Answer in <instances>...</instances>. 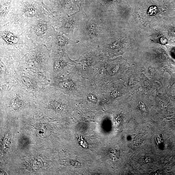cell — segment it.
I'll list each match as a JSON object with an SVG mask.
<instances>
[{
	"label": "cell",
	"mask_w": 175,
	"mask_h": 175,
	"mask_svg": "<svg viewBox=\"0 0 175 175\" xmlns=\"http://www.w3.org/2000/svg\"><path fill=\"white\" fill-rule=\"evenodd\" d=\"M60 14H51L25 24L27 33L35 46H45L51 37L55 33V27L60 24Z\"/></svg>",
	"instance_id": "obj_3"
},
{
	"label": "cell",
	"mask_w": 175,
	"mask_h": 175,
	"mask_svg": "<svg viewBox=\"0 0 175 175\" xmlns=\"http://www.w3.org/2000/svg\"><path fill=\"white\" fill-rule=\"evenodd\" d=\"M87 82V79L79 75L70 73L54 79L50 85L69 95L82 98Z\"/></svg>",
	"instance_id": "obj_7"
},
{
	"label": "cell",
	"mask_w": 175,
	"mask_h": 175,
	"mask_svg": "<svg viewBox=\"0 0 175 175\" xmlns=\"http://www.w3.org/2000/svg\"><path fill=\"white\" fill-rule=\"evenodd\" d=\"M75 65V61L71 60L66 52L51 51L47 72L51 80L69 73Z\"/></svg>",
	"instance_id": "obj_11"
},
{
	"label": "cell",
	"mask_w": 175,
	"mask_h": 175,
	"mask_svg": "<svg viewBox=\"0 0 175 175\" xmlns=\"http://www.w3.org/2000/svg\"><path fill=\"white\" fill-rule=\"evenodd\" d=\"M51 82V80L47 79L45 73L28 69L17 70L14 78V83L34 96Z\"/></svg>",
	"instance_id": "obj_6"
},
{
	"label": "cell",
	"mask_w": 175,
	"mask_h": 175,
	"mask_svg": "<svg viewBox=\"0 0 175 175\" xmlns=\"http://www.w3.org/2000/svg\"><path fill=\"white\" fill-rule=\"evenodd\" d=\"M0 27L17 21L14 10L13 0H0Z\"/></svg>",
	"instance_id": "obj_16"
},
{
	"label": "cell",
	"mask_w": 175,
	"mask_h": 175,
	"mask_svg": "<svg viewBox=\"0 0 175 175\" xmlns=\"http://www.w3.org/2000/svg\"><path fill=\"white\" fill-rule=\"evenodd\" d=\"M13 4L17 21L23 24L45 17L51 14L32 0H13Z\"/></svg>",
	"instance_id": "obj_8"
},
{
	"label": "cell",
	"mask_w": 175,
	"mask_h": 175,
	"mask_svg": "<svg viewBox=\"0 0 175 175\" xmlns=\"http://www.w3.org/2000/svg\"><path fill=\"white\" fill-rule=\"evenodd\" d=\"M51 7L55 14L63 13L68 16L73 12V6L69 0H49Z\"/></svg>",
	"instance_id": "obj_17"
},
{
	"label": "cell",
	"mask_w": 175,
	"mask_h": 175,
	"mask_svg": "<svg viewBox=\"0 0 175 175\" xmlns=\"http://www.w3.org/2000/svg\"><path fill=\"white\" fill-rule=\"evenodd\" d=\"M0 85L14 83L16 70L13 60L8 57H0Z\"/></svg>",
	"instance_id": "obj_14"
},
{
	"label": "cell",
	"mask_w": 175,
	"mask_h": 175,
	"mask_svg": "<svg viewBox=\"0 0 175 175\" xmlns=\"http://www.w3.org/2000/svg\"><path fill=\"white\" fill-rule=\"evenodd\" d=\"M35 96L16 83L0 85L1 102L9 110L19 112L33 104Z\"/></svg>",
	"instance_id": "obj_4"
},
{
	"label": "cell",
	"mask_w": 175,
	"mask_h": 175,
	"mask_svg": "<svg viewBox=\"0 0 175 175\" xmlns=\"http://www.w3.org/2000/svg\"><path fill=\"white\" fill-rule=\"evenodd\" d=\"M82 99L93 105L105 101L102 89L96 84L87 80V84Z\"/></svg>",
	"instance_id": "obj_15"
},
{
	"label": "cell",
	"mask_w": 175,
	"mask_h": 175,
	"mask_svg": "<svg viewBox=\"0 0 175 175\" xmlns=\"http://www.w3.org/2000/svg\"><path fill=\"white\" fill-rule=\"evenodd\" d=\"M105 56L98 49L85 52L75 60L74 67L70 73L76 74L89 80L96 65Z\"/></svg>",
	"instance_id": "obj_10"
},
{
	"label": "cell",
	"mask_w": 175,
	"mask_h": 175,
	"mask_svg": "<svg viewBox=\"0 0 175 175\" xmlns=\"http://www.w3.org/2000/svg\"><path fill=\"white\" fill-rule=\"evenodd\" d=\"M32 0L38 3L40 5L42 6L45 10H47L49 13L55 14L54 13V12H53L52 8H50L49 7H48V6L44 4V0Z\"/></svg>",
	"instance_id": "obj_18"
},
{
	"label": "cell",
	"mask_w": 175,
	"mask_h": 175,
	"mask_svg": "<svg viewBox=\"0 0 175 175\" xmlns=\"http://www.w3.org/2000/svg\"><path fill=\"white\" fill-rule=\"evenodd\" d=\"M143 141V138L142 135H138L135 138L134 143L135 146H138L140 145Z\"/></svg>",
	"instance_id": "obj_19"
},
{
	"label": "cell",
	"mask_w": 175,
	"mask_h": 175,
	"mask_svg": "<svg viewBox=\"0 0 175 175\" xmlns=\"http://www.w3.org/2000/svg\"><path fill=\"white\" fill-rule=\"evenodd\" d=\"M0 27V57L12 59L17 71L20 60L36 46L27 33L25 24L16 21Z\"/></svg>",
	"instance_id": "obj_1"
},
{
	"label": "cell",
	"mask_w": 175,
	"mask_h": 175,
	"mask_svg": "<svg viewBox=\"0 0 175 175\" xmlns=\"http://www.w3.org/2000/svg\"><path fill=\"white\" fill-rule=\"evenodd\" d=\"M143 161L145 162V163H149L150 162V158H149L148 157H145L143 159Z\"/></svg>",
	"instance_id": "obj_20"
},
{
	"label": "cell",
	"mask_w": 175,
	"mask_h": 175,
	"mask_svg": "<svg viewBox=\"0 0 175 175\" xmlns=\"http://www.w3.org/2000/svg\"><path fill=\"white\" fill-rule=\"evenodd\" d=\"M84 14L78 12L60 21L62 25L56 30L63 33L67 37L71 39L73 36V32L75 28L79 26L84 19Z\"/></svg>",
	"instance_id": "obj_13"
},
{
	"label": "cell",
	"mask_w": 175,
	"mask_h": 175,
	"mask_svg": "<svg viewBox=\"0 0 175 175\" xmlns=\"http://www.w3.org/2000/svg\"><path fill=\"white\" fill-rule=\"evenodd\" d=\"M81 98L65 94L50 85L35 96L36 102L44 110L55 114L66 113L72 102Z\"/></svg>",
	"instance_id": "obj_2"
},
{
	"label": "cell",
	"mask_w": 175,
	"mask_h": 175,
	"mask_svg": "<svg viewBox=\"0 0 175 175\" xmlns=\"http://www.w3.org/2000/svg\"><path fill=\"white\" fill-rule=\"evenodd\" d=\"M80 25L84 39L91 50L106 40L105 28L97 18L84 17Z\"/></svg>",
	"instance_id": "obj_9"
},
{
	"label": "cell",
	"mask_w": 175,
	"mask_h": 175,
	"mask_svg": "<svg viewBox=\"0 0 175 175\" xmlns=\"http://www.w3.org/2000/svg\"><path fill=\"white\" fill-rule=\"evenodd\" d=\"M51 53V51L44 45L36 46L20 60L17 70L28 69L45 73L47 72Z\"/></svg>",
	"instance_id": "obj_5"
},
{
	"label": "cell",
	"mask_w": 175,
	"mask_h": 175,
	"mask_svg": "<svg viewBox=\"0 0 175 175\" xmlns=\"http://www.w3.org/2000/svg\"><path fill=\"white\" fill-rule=\"evenodd\" d=\"M75 42L67 37L63 33L56 31L45 44L48 49L53 52H66L73 47Z\"/></svg>",
	"instance_id": "obj_12"
}]
</instances>
